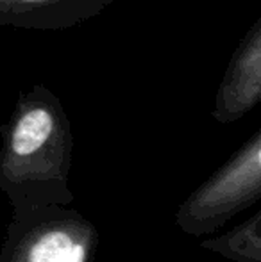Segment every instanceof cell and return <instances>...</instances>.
I'll use <instances>...</instances> for the list:
<instances>
[{"label": "cell", "instance_id": "obj_1", "mask_svg": "<svg viewBox=\"0 0 261 262\" xmlns=\"http://www.w3.org/2000/svg\"><path fill=\"white\" fill-rule=\"evenodd\" d=\"M0 191L13 205V220L73 204L68 187L75 145L72 123L49 88L36 84L24 91L0 125Z\"/></svg>", "mask_w": 261, "mask_h": 262}, {"label": "cell", "instance_id": "obj_2", "mask_svg": "<svg viewBox=\"0 0 261 262\" xmlns=\"http://www.w3.org/2000/svg\"><path fill=\"white\" fill-rule=\"evenodd\" d=\"M259 198L261 130H256L222 168L188 194L175 214V223L193 237L209 235Z\"/></svg>", "mask_w": 261, "mask_h": 262}, {"label": "cell", "instance_id": "obj_3", "mask_svg": "<svg viewBox=\"0 0 261 262\" xmlns=\"http://www.w3.org/2000/svg\"><path fill=\"white\" fill-rule=\"evenodd\" d=\"M98 230L79 210L50 205L7 225L0 262H95Z\"/></svg>", "mask_w": 261, "mask_h": 262}, {"label": "cell", "instance_id": "obj_4", "mask_svg": "<svg viewBox=\"0 0 261 262\" xmlns=\"http://www.w3.org/2000/svg\"><path fill=\"white\" fill-rule=\"evenodd\" d=\"M261 98V18H256L238 43L215 95L211 116L218 123H234L249 114Z\"/></svg>", "mask_w": 261, "mask_h": 262}, {"label": "cell", "instance_id": "obj_5", "mask_svg": "<svg viewBox=\"0 0 261 262\" xmlns=\"http://www.w3.org/2000/svg\"><path fill=\"white\" fill-rule=\"evenodd\" d=\"M118 0H0V27L65 31L95 18Z\"/></svg>", "mask_w": 261, "mask_h": 262}, {"label": "cell", "instance_id": "obj_6", "mask_svg": "<svg viewBox=\"0 0 261 262\" xmlns=\"http://www.w3.org/2000/svg\"><path fill=\"white\" fill-rule=\"evenodd\" d=\"M200 248L233 262H261V210L227 234L204 239Z\"/></svg>", "mask_w": 261, "mask_h": 262}]
</instances>
